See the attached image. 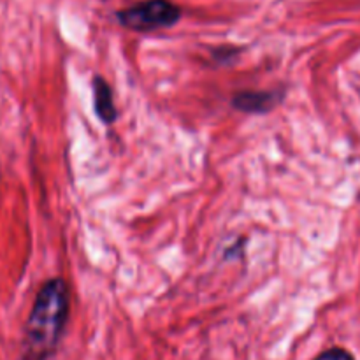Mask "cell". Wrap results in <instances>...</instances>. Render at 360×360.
Here are the masks:
<instances>
[{
	"label": "cell",
	"instance_id": "obj_1",
	"mask_svg": "<svg viewBox=\"0 0 360 360\" xmlns=\"http://www.w3.org/2000/svg\"><path fill=\"white\" fill-rule=\"evenodd\" d=\"M70 315V292L63 278L39 288L21 341V360H51L58 352Z\"/></svg>",
	"mask_w": 360,
	"mask_h": 360
},
{
	"label": "cell",
	"instance_id": "obj_2",
	"mask_svg": "<svg viewBox=\"0 0 360 360\" xmlns=\"http://www.w3.org/2000/svg\"><path fill=\"white\" fill-rule=\"evenodd\" d=\"M183 11L172 0H141L116 11V20L123 28L139 34L171 28L181 20Z\"/></svg>",
	"mask_w": 360,
	"mask_h": 360
},
{
	"label": "cell",
	"instance_id": "obj_3",
	"mask_svg": "<svg viewBox=\"0 0 360 360\" xmlns=\"http://www.w3.org/2000/svg\"><path fill=\"white\" fill-rule=\"evenodd\" d=\"M285 90H241L232 95V108L246 115H267L283 102Z\"/></svg>",
	"mask_w": 360,
	"mask_h": 360
},
{
	"label": "cell",
	"instance_id": "obj_4",
	"mask_svg": "<svg viewBox=\"0 0 360 360\" xmlns=\"http://www.w3.org/2000/svg\"><path fill=\"white\" fill-rule=\"evenodd\" d=\"M91 91H94V109L97 118L104 125H112L118 120V109H116L111 84L102 76H95L91 79Z\"/></svg>",
	"mask_w": 360,
	"mask_h": 360
},
{
	"label": "cell",
	"instance_id": "obj_5",
	"mask_svg": "<svg viewBox=\"0 0 360 360\" xmlns=\"http://www.w3.org/2000/svg\"><path fill=\"white\" fill-rule=\"evenodd\" d=\"M313 360H355V357L347 350V348L333 347V348H327V350H323L322 354L316 355Z\"/></svg>",
	"mask_w": 360,
	"mask_h": 360
},
{
	"label": "cell",
	"instance_id": "obj_6",
	"mask_svg": "<svg viewBox=\"0 0 360 360\" xmlns=\"http://www.w3.org/2000/svg\"><path fill=\"white\" fill-rule=\"evenodd\" d=\"M239 51H241V48H236V46H220V48L213 49V58L218 63H229L236 60Z\"/></svg>",
	"mask_w": 360,
	"mask_h": 360
},
{
	"label": "cell",
	"instance_id": "obj_7",
	"mask_svg": "<svg viewBox=\"0 0 360 360\" xmlns=\"http://www.w3.org/2000/svg\"><path fill=\"white\" fill-rule=\"evenodd\" d=\"M245 243H246V239H239V245L236 246V243L234 245L231 246V248H227L225 250V259H236V257L238 255H241V252H243V246H245Z\"/></svg>",
	"mask_w": 360,
	"mask_h": 360
}]
</instances>
